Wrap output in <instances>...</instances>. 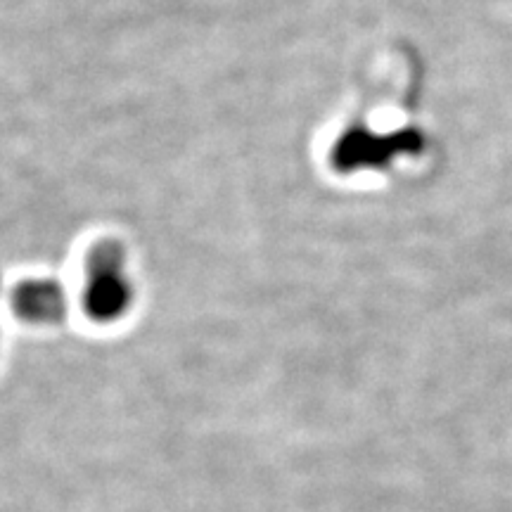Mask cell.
<instances>
[{"label":"cell","mask_w":512,"mask_h":512,"mask_svg":"<svg viewBox=\"0 0 512 512\" xmlns=\"http://www.w3.org/2000/svg\"><path fill=\"white\" fill-rule=\"evenodd\" d=\"M128 287L121 278V252L117 245H102L91 256L86 306L95 318H112L126 306Z\"/></svg>","instance_id":"1"},{"label":"cell","mask_w":512,"mask_h":512,"mask_svg":"<svg viewBox=\"0 0 512 512\" xmlns=\"http://www.w3.org/2000/svg\"><path fill=\"white\" fill-rule=\"evenodd\" d=\"M15 306L27 318L55 320L62 313V294L50 283H27L17 290Z\"/></svg>","instance_id":"2"}]
</instances>
